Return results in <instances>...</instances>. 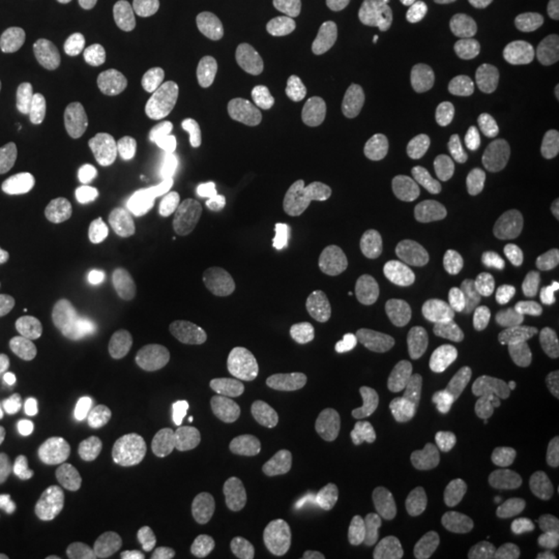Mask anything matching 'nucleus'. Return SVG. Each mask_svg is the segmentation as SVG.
<instances>
[{
    "label": "nucleus",
    "instance_id": "obj_22",
    "mask_svg": "<svg viewBox=\"0 0 559 559\" xmlns=\"http://www.w3.org/2000/svg\"><path fill=\"white\" fill-rule=\"evenodd\" d=\"M168 119L185 133H198L212 120V102L200 87H187L168 100Z\"/></svg>",
    "mask_w": 559,
    "mask_h": 559
},
{
    "label": "nucleus",
    "instance_id": "obj_40",
    "mask_svg": "<svg viewBox=\"0 0 559 559\" xmlns=\"http://www.w3.org/2000/svg\"><path fill=\"white\" fill-rule=\"evenodd\" d=\"M158 9L162 11L164 17L168 20H182L191 13L195 0H156Z\"/></svg>",
    "mask_w": 559,
    "mask_h": 559
},
{
    "label": "nucleus",
    "instance_id": "obj_28",
    "mask_svg": "<svg viewBox=\"0 0 559 559\" xmlns=\"http://www.w3.org/2000/svg\"><path fill=\"white\" fill-rule=\"evenodd\" d=\"M362 253L369 261H373L380 270L381 290L390 297L399 295L404 284L402 260H400L399 247L390 239L373 237L362 245Z\"/></svg>",
    "mask_w": 559,
    "mask_h": 559
},
{
    "label": "nucleus",
    "instance_id": "obj_42",
    "mask_svg": "<svg viewBox=\"0 0 559 559\" xmlns=\"http://www.w3.org/2000/svg\"><path fill=\"white\" fill-rule=\"evenodd\" d=\"M549 462H551V471L545 483V491L551 500H559V445H554L549 452Z\"/></svg>",
    "mask_w": 559,
    "mask_h": 559
},
{
    "label": "nucleus",
    "instance_id": "obj_7",
    "mask_svg": "<svg viewBox=\"0 0 559 559\" xmlns=\"http://www.w3.org/2000/svg\"><path fill=\"white\" fill-rule=\"evenodd\" d=\"M67 104L71 117L90 138L106 141L119 133L122 122L119 102L100 81L92 78L73 81L67 90Z\"/></svg>",
    "mask_w": 559,
    "mask_h": 559
},
{
    "label": "nucleus",
    "instance_id": "obj_39",
    "mask_svg": "<svg viewBox=\"0 0 559 559\" xmlns=\"http://www.w3.org/2000/svg\"><path fill=\"white\" fill-rule=\"evenodd\" d=\"M224 559H265L260 545L249 537H233L226 543Z\"/></svg>",
    "mask_w": 559,
    "mask_h": 559
},
{
    "label": "nucleus",
    "instance_id": "obj_1",
    "mask_svg": "<svg viewBox=\"0 0 559 559\" xmlns=\"http://www.w3.org/2000/svg\"><path fill=\"white\" fill-rule=\"evenodd\" d=\"M357 170L346 162L325 166L305 185L290 212V226L302 239L318 240L336 233L357 198Z\"/></svg>",
    "mask_w": 559,
    "mask_h": 559
},
{
    "label": "nucleus",
    "instance_id": "obj_18",
    "mask_svg": "<svg viewBox=\"0 0 559 559\" xmlns=\"http://www.w3.org/2000/svg\"><path fill=\"white\" fill-rule=\"evenodd\" d=\"M92 221H94V210H92L90 193L83 187L67 189L59 216L60 242L67 249L83 247L90 239Z\"/></svg>",
    "mask_w": 559,
    "mask_h": 559
},
{
    "label": "nucleus",
    "instance_id": "obj_3",
    "mask_svg": "<svg viewBox=\"0 0 559 559\" xmlns=\"http://www.w3.org/2000/svg\"><path fill=\"white\" fill-rule=\"evenodd\" d=\"M177 290L201 332H221L233 320L235 286L218 267H193L179 280Z\"/></svg>",
    "mask_w": 559,
    "mask_h": 559
},
{
    "label": "nucleus",
    "instance_id": "obj_6",
    "mask_svg": "<svg viewBox=\"0 0 559 559\" xmlns=\"http://www.w3.org/2000/svg\"><path fill=\"white\" fill-rule=\"evenodd\" d=\"M480 135L501 150H520L528 135L526 120L516 104L498 87H480L471 106Z\"/></svg>",
    "mask_w": 559,
    "mask_h": 559
},
{
    "label": "nucleus",
    "instance_id": "obj_21",
    "mask_svg": "<svg viewBox=\"0 0 559 559\" xmlns=\"http://www.w3.org/2000/svg\"><path fill=\"white\" fill-rule=\"evenodd\" d=\"M503 198L512 212L526 221H537L549 207V198L543 191L539 180L526 170L508 175V179L503 180Z\"/></svg>",
    "mask_w": 559,
    "mask_h": 559
},
{
    "label": "nucleus",
    "instance_id": "obj_25",
    "mask_svg": "<svg viewBox=\"0 0 559 559\" xmlns=\"http://www.w3.org/2000/svg\"><path fill=\"white\" fill-rule=\"evenodd\" d=\"M216 466H218L216 454L203 436L182 443L179 462H177V471H179V479L182 485L200 487L203 483L212 479V475L216 473Z\"/></svg>",
    "mask_w": 559,
    "mask_h": 559
},
{
    "label": "nucleus",
    "instance_id": "obj_45",
    "mask_svg": "<svg viewBox=\"0 0 559 559\" xmlns=\"http://www.w3.org/2000/svg\"><path fill=\"white\" fill-rule=\"evenodd\" d=\"M119 7H127V9H131V7H138L141 4L143 0H115Z\"/></svg>",
    "mask_w": 559,
    "mask_h": 559
},
{
    "label": "nucleus",
    "instance_id": "obj_11",
    "mask_svg": "<svg viewBox=\"0 0 559 559\" xmlns=\"http://www.w3.org/2000/svg\"><path fill=\"white\" fill-rule=\"evenodd\" d=\"M71 359L57 344L36 346L9 360L4 367V381L17 390L52 388L69 373Z\"/></svg>",
    "mask_w": 559,
    "mask_h": 559
},
{
    "label": "nucleus",
    "instance_id": "obj_32",
    "mask_svg": "<svg viewBox=\"0 0 559 559\" xmlns=\"http://www.w3.org/2000/svg\"><path fill=\"white\" fill-rule=\"evenodd\" d=\"M406 559H466L459 545L441 535H420L408 543Z\"/></svg>",
    "mask_w": 559,
    "mask_h": 559
},
{
    "label": "nucleus",
    "instance_id": "obj_38",
    "mask_svg": "<svg viewBox=\"0 0 559 559\" xmlns=\"http://www.w3.org/2000/svg\"><path fill=\"white\" fill-rule=\"evenodd\" d=\"M533 60L545 73H559V34L543 38L533 50Z\"/></svg>",
    "mask_w": 559,
    "mask_h": 559
},
{
    "label": "nucleus",
    "instance_id": "obj_17",
    "mask_svg": "<svg viewBox=\"0 0 559 559\" xmlns=\"http://www.w3.org/2000/svg\"><path fill=\"white\" fill-rule=\"evenodd\" d=\"M36 300L27 284H20L0 295V348L17 344L34 320Z\"/></svg>",
    "mask_w": 559,
    "mask_h": 559
},
{
    "label": "nucleus",
    "instance_id": "obj_14",
    "mask_svg": "<svg viewBox=\"0 0 559 559\" xmlns=\"http://www.w3.org/2000/svg\"><path fill=\"white\" fill-rule=\"evenodd\" d=\"M143 411L140 402L127 394L106 399L90 419V431L96 440L119 448L138 440L143 431Z\"/></svg>",
    "mask_w": 559,
    "mask_h": 559
},
{
    "label": "nucleus",
    "instance_id": "obj_35",
    "mask_svg": "<svg viewBox=\"0 0 559 559\" xmlns=\"http://www.w3.org/2000/svg\"><path fill=\"white\" fill-rule=\"evenodd\" d=\"M394 388L402 396H423L436 388L431 378V367L419 362L413 367H402L394 373Z\"/></svg>",
    "mask_w": 559,
    "mask_h": 559
},
{
    "label": "nucleus",
    "instance_id": "obj_26",
    "mask_svg": "<svg viewBox=\"0 0 559 559\" xmlns=\"http://www.w3.org/2000/svg\"><path fill=\"white\" fill-rule=\"evenodd\" d=\"M274 300V284L265 274L251 272L235 284V305L245 320H263Z\"/></svg>",
    "mask_w": 559,
    "mask_h": 559
},
{
    "label": "nucleus",
    "instance_id": "obj_4",
    "mask_svg": "<svg viewBox=\"0 0 559 559\" xmlns=\"http://www.w3.org/2000/svg\"><path fill=\"white\" fill-rule=\"evenodd\" d=\"M456 226L464 239L500 253L516 251L524 240L519 218L498 201L480 195L460 201Z\"/></svg>",
    "mask_w": 559,
    "mask_h": 559
},
{
    "label": "nucleus",
    "instance_id": "obj_33",
    "mask_svg": "<svg viewBox=\"0 0 559 559\" xmlns=\"http://www.w3.org/2000/svg\"><path fill=\"white\" fill-rule=\"evenodd\" d=\"M320 297L328 300L332 307H346L350 299H353V290H355V284H353V276L344 270H334V272H328L320 278L313 280L309 284Z\"/></svg>",
    "mask_w": 559,
    "mask_h": 559
},
{
    "label": "nucleus",
    "instance_id": "obj_41",
    "mask_svg": "<svg viewBox=\"0 0 559 559\" xmlns=\"http://www.w3.org/2000/svg\"><path fill=\"white\" fill-rule=\"evenodd\" d=\"M177 559H210V545L203 540H182L177 547Z\"/></svg>",
    "mask_w": 559,
    "mask_h": 559
},
{
    "label": "nucleus",
    "instance_id": "obj_29",
    "mask_svg": "<svg viewBox=\"0 0 559 559\" xmlns=\"http://www.w3.org/2000/svg\"><path fill=\"white\" fill-rule=\"evenodd\" d=\"M357 334V318L348 307H332L325 330L321 336V353L332 359V357H344L348 346L353 344V338Z\"/></svg>",
    "mask_w": 559,
    "mask_h": 559
},
{
    "label": "nucleus",
    "instance_id": "obj_27",
    "mask_svg": "<svg viewBox=\"0 0 559 559\" xmlns=\"http://www.w3.org/2000/svg\"><path fill=\"white\" fill-rule=\"evenodd\" d=\"M170 92V75L164 67L152 64L135 75L129 85V104L140 112L158 110Z\"/></svg>",
    "mask_w": 559,
    "mask_h": 559
},
{
    "label": "nucleus",
    "instance_id": "obj_43",
    "mask_svg": "<svg viewBox=\"0 0 559 559\" xmlns=\"http://www.w3.org/2000/svg\"><path fill=\"white\" fill-rule=\"evenodd\" d=\"M17 516H20V508L13 501L4 500L0 496V528L11 526Z\"/></svg>",
    "mask_w": 559,
    "mask_h": 559
},
{
    "label": "nucleus",
    "instance_id": "obj_30",
    "mask_svg": "<svg viewBox=\"0 0 559 559\" xmlns=\"http://www.w3.org/2000/svg\"><path fill=\"white\" fill-rule=\"evenodd\" d=\"M195 392H198L195 380L177 371H164L152 380V396L156 400V404H160L164 408H173L189 402L195 396Z\"/></svg>",
    "mask_w": 559,
    "mask_h": 559
},
{
    "label": "nucleus",
    "instance_id": "obj_2",
    "mask_svg": "<svg viewBox=\"0 0 559 559\" xmlns=\"http://www.w3.org/2000/svg\"><path fill=\"white\" fill-rule=\"evenodd\" d=\"M348 427L346 456L357 471L369 473L380 468L394 452L404 427V413L394 400L371 399L359 406Z\"/></svg>",
    "mask_w": 559,
    "mask_h": 559
},
{
    "label": "nucleus",
    "instance_id": "obj_5",
    "mask_svg": "<svg viewBox=\"0 0 559 559\" xmlns=\"http://www.w3.org/2000/svg\"><path fill=\"white\" fill-rule=\"evenodd\" d=\"M129 251L143 276L164 274L177 253L175 228L166 210L156 203L141 205L129 222Z\"/></svg>",
    "mask_w": 559,
    "mask_h": 559
},
{
    "label": "nucleus",
    "instance_id": "obj_44",
    "mask_svg": "<svg viewBox=\"0 0 559 559\" xmlns=\"http://www.w3.org/2000/svg\"><path fill=\"white\" fill-rule=\"evenodd\" d=\"M547 11L554 20L559 21V0H547Z\"/></svg>",
    "mask_w": 559,
    "mask_h": 559
},
{
    "label": "nucleus",
    "instance_id": "obj_15",
    "mask_svg": "<svg viewBox=\"0 0 559 559\" xmlns=\"http://www.w3.org/2000/svg\"><path fill=\"white\" fill-rule=\"evenodd\" d=\"M52 78L50 62L40 55H20L0 75V98L9 106H27L40 98Z\"/></svg>",
    "mask_w": 559,
    "mask_h": 559
},
{
    "label": "nucleus",
    "instance_id": "obj_23",
    "mask_svg": "<svg viewBox=\"0 0 559 559\" xmlns=\"http://www.w3.org/2000/svg\"><path fill=\"white\" fill-rule=\"evenodd\" d=\"M265 20L280 34H300L320 15L318 0H267Z\"/></svg>",
    "mask_w": 559,
    "mask_h": 559
},
{
    "label": "nucleus",
    "instance_id": "obj_31",
    "mask_svg": "<svg viewBox=\"0 0 559 559\" xmlns=\"http://www.w3.org/2000/svg\"><path fill=\"white\" fill-rule=\"evenodd\" d=\"M346 260V249L340 242H328L307 253L299 265V278L302 284H311L328 272L340 270V265Z\"/></svg>",
    "mask_w": 559,
    "mask_h": 559
},
{
    "label": "nucleus",
    "instance_id": "obj_8",
    "mask_svg": "<svg viewBox=\"0 0 559 559\" xmlns=\"http://www.w3.org/2000/svg\"><path fill=\"white\" fill-rule=\"evenodd\" d=\"M195 173L212 191H235L255 173V160L239 141L216 140L201 145L195 154Z\"/></svg>",
    "mask_w": 559,
    "mask_h": 559
},
{
    "label": "nucleus",
    "instance_id": "obj_20",
    "mask_svg": "<svg viewBox=\"0 0 559 559\" xmlns=\"http://www.w3.org/2000/svg\"><path fill=\"white\" fill-rule=\"evenodd\" d=\"M67 177L57 164L38 170L34 179V218L44 228H59L60 207L67 195Z\"/></svg>",
    "mask_w": 559,
    "mask_h": 559
},
{
    "label": "nucleus",
    "instance_id": "obj_24",
    "mask_svg": "<svg viewBox=\"0 0 559 559\" xmlns=\"http://www.w3.org/2000/svg\"><path fill=\"white\" fill-rule=\"evenodd\" d=\"M360 394L353 383H336L330 388L328 396L321 402L320 429L323 433H338L350 425L359 411Z\"/></svg>",
    "mask_w": 559,
    "mask_h": 559
},
{
    "label": "nucleus",
    "instance_id": "obj_34",
    "mask_svg": "<svg viewBox=\"0 0 559 559\" xmlns=\"http://www.w3.org/2000/svg\"><path fill=\"white\" fill-rule=\"evenodd\" d=\"M193 350H195V342L191 338V334H187L179 328L166 330L156 344L158 360L164 367H170V369L179 367L182 360L193 355Z\"/></svg>",
    "mask_w": 559,
    "mask_h": 559
},
{
    "label": "nucleus",
    "instance_id": "obj_46",
    "mask_svg": "<svg viewBox=\"0 0 559 559\" xmlns=\"http://www.w3.org/2000/svg\"><path fill=\"white\" fill-rule=\"evenodd\" d=\"M0 179H2V162H0Z\"/></svg>",
    "mask_w": 559,
    "mask_h": 559
},
{
    "label": "nucleus",
    "instance_id": "obj_9",
    "mask_svg": "<svg viewBox=\"0 0 559 559\" xmlns=\"http://www.w3.org/2000/svg\"><path fill=\"white\" fill-rule=\"evenodd\" d=\"M400 64L419 80L438 81L448 71V57L440 38L420 23H404L392 36Z\"/></svg>",
    "mask_w": 559,
    "mask_h": 559
},
{
    "label": "nucleus",
    "instance_id": "obj_36",
    "mask_svg": "<svg viewBox=\"0 0 559 559\" xmlns=\"http://www.w3.org/2000/svg\"><path fill=\"white\" fill-rule=\"evenodd\" d=\"M346 371V357H332L325 360L316 371L309 373H300V380L305 383V388L309 390V394H320L330 388H334L338 383L340 378Z\"/></svg>",
    "mask_w": 559,
    "mask_h": 559
},
{
    "label": "nucleus",
    "instance_id": "obj_10",
    "mask_svg": "<svg viewBox=\"0 0 559 559\" xmlns=\"http://www.w3.org/2000/svg\"><path fill=\"white\" fill-rule=\"evenodd\" d=\"M218 445L228 464L242 475L263 473L272 462L270 445L261 427L242 415H235L222 423Z\"/></svg>",
    "mask_w": 559,
    "mask_h": 559
},
{
    "label": "nucleus",
    "instance_id": "obj_19",
    "mask_svg": "<svg viewBox=\"0 0 559 559\" xmlns=\"http://www.w3.org/2000/svg\"><path fill=\"white\" fill-rule=\"evenodd\" d=\"M330 156L328 140L321 135H305L295 141L284 156V173L290 182L305 187L325 168Z\"/></svg>",
    "mask_w": 559,
    "mask_h": 559
},
{
    "label": "nucleus",
    "instance_id": "obj_13",
    "mask_svg": "<svg viewBox=\"0 0 559 559\" xmlns=\"http://www.w3.org/2000/svg\"><path fill=\"white\" fill-rule=\"evenodd\" d=\"M226 29L233 50L247 62H263L272 52V38L265 13L253 0H239L226 15Z\"/></svg>",
    "mask_w": 559,
    "mask_h": 559
},
{
    "label": "nucleus",
    "instance_id": "obj_12",
    "mask_svg": "<svg viewBox=\"0 0 559 559\" xmlns=\"http://www.w3.org/2000/svg\"><path fill=\"white\" fill-rule=\"evenodd\" d=\"M309 399L311 394L305 388L300 376L282 378L263 390V394L253 406V413L265 429H270L272 433H282L295 427L305 417L309 408Z\"/></svg>",
    "mask_w": 559,
    "mask_h": 559
},
{
    "label": "nucleus",
    "instance_id": "obj_16",
    "mask_svg": "<svg viewBox=\"0 0 559 559\" xmlns=\"http://www.w3.org/2000/svg\"><path fill=\"white\" fill-rule=\"evenodd\" d=\"M436 143L433 120L423 112H408L394 135V158L400 173L415 177L427 166Z\"/></svg>",
    "mask_w": 559,
    "mask_h": 559
},
{
    "label": "nucleus",
    "instance_id": "obj_37",
    "mask_svg": "<svg viewBox=\"0 0 559 559\" xmlns=\"http://www.w3.org/2000/svg\"><path fill=\"white\" fill-rule=\"evenodd\" d=\"M452 411V396L445 390L433 388L413 402V413L425 423H441Z\"/></svg>",
    "mask_w": 559,
    "mask_h": 559
}]
</instances>
